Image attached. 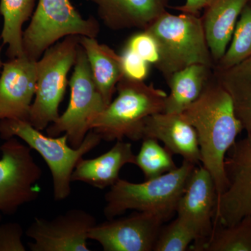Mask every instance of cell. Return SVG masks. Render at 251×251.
<instances>
[{"label": "cell", "mask_w": 251, "mask_h": 251, "mask_svg": "<svg viewBox=\"0 0 251 251\" xmlns=\"http://www.w3.org/2000/svg\"><path fill=\"white\" fill-rule=\"evenodd\" d=\"M135 165L145 175V180L153 179L177 168L172 153L162 148L158 140L145 138L138 154L135 156Z\"/></svg>", "instance_id": "cell-25"}, {"label": "cell", "mask_w": 251, "mask_h": 251, "mask_svg": "<svg viewBox=\"0 0 251 251\" xmlns=\"http://www.w3.org/2000/svg\"><path fill=\"white\" fill-rule=\"evenodd\" d=\"M69 85L70 99L67 110L46 128V132L51 137L67 134L70 146L77 148L91 130L94 119L107 106L94 82L88 59L80 44Z\"/></svg>", "instance_id": "cell-8"}, {"label": "cell", "mask_w": 251, "mask_h": 251, "mask_svg": "<svg viewBox=\"0 0 251 251\" xmlns=\"http://www.w3.org/2000/svg\"><path fill=\"white\" fill-rule=\"evenodd\" d=\"M0 221L14 214L21 206L36 201L42 170L34 161L31 149L16 137L0 146Z\"/></svg>", "instance_id": "cell-9"}, {"label": "cell", "mask_w": 251, "mask_h": 251, "mask_svg": "<svg viewBox=\"0 0 251 251\" xmlns=\"http://www.w3.org/2000/svg\"><path fill=\"white\" fill-rule=\"evenodd\" d=\"M126 164L135 165V155L131 144L118 140L103 154L92 159L82 158L73 172L72 181H81L104 189L120 179V172Z\"/></svg>", "instance_id": "cell-18"}, {"label": "cell", "mask_w": 251, "mask_h": 251, "mask_svg": "<svg viewBox=\"0 0 251 251\" xmlns=\"http://www.w3.org/2000/svg\"><path fill=\"white\" fill-rule=\"evenodd\" d=\"M195 164L184 160L181 166L140 184L120 179L105 194L104 216L115 219L128 209L148 211L168 221L176 211Z\"/></svg>", "instance_id": "cell-3"}, {"label": "cell", "mask_w": 251, "mask_h": 251, "mask_svg": "<svg viewBox=\"0 0 251 251\" xmlns=\"http://www.w3.org/2000/svg\"><path fill=\"white\" fill-rule=\"evenodd\" d=\"M197 251H251V215L231 226H219Z\"/></svg>", "instance_id": "cell-23"}, {"label": "cell", "mask_w": 251, "mask_h": 251, "mask_svg": "<svg viewBox=\"0 0 251 251\" xmlns=\"http://www.w3.org/2000/svg\"><path fill=\"white\" fill-rule=\"evenodd\" d=\"M249 4H250L251 6V0H250V1H249Z\"/></svg>", "instance_id": "cell-32"}, {"label": "cell", "mask_w": 251, "mask_h": 251, "mask_svg": "<svg viewBox=\"0 0 251 251\" xmlns=\"http://www.w3.org/2000/svg\"><path fill=\"white\" fill-rule=\"evenodd\" d=\"M92 214L74 209L52 219L35 218L26 231L34 240L31 251H90L87 247L90 231L97 225Z\"/></svg>", "instance_id": "cell-11"}, {"label": "cell", "mask_w": 251, "mask_h": 251, "mask_svg": "<svg viewBox=\"0 0 251 251\" xmlns=\"http://www.w3.org/2000/svg\"><path fill=\"white\" fill-rule=\"evenodd\" d=\"M214 68L193 64L172 74L167 79L171 93L166 100L164 112L181 113L199 98L210 80Z\"/></svg>", "instance_id": "cell-20"}, {"label": "cell", "mask_w": 251, "mask_h": 251, "mask_svg": "<svg viewBox=\"0 0 251 251\" xmlns=\"http://www.w3.org/2000/svg\"><path fill=\"white\" fill-rule=\"evenodd\" d=\"M250 0H212L204 8L202 20L208 47L214 64L227 50L238 18Z\"/></svg>", "instance_id": "cell-17"}, {"label": "cell", "mask_w": 251, "mask_h": 251, "mask_svg": "<svg viewBox=\"0 0 251 251\" xmlns=\"http://www.w3.org/2000/svg\"><path fill=\"white\" fill-rule=\"evenodd\" d=\"M121 58L124 76L135 81H144L148 77L150 64L131 50L125 47Z\"/></svg>", "instance_id": "cell-28"}, {"label": "cell", "mask_w": 251, "mask_h": 251, "mask_svg": "<svg viewBox=\"0 0 251 251\" xmlns=\"http://www.w3.org/2000/svg\"><path fill=\"white\" fill-rule=\"evenodd\" d=\"M13 137L22 140L45 160L52 174L54 198L57 201L69 197L72 173L77 163L102 140L98 133L90 130L80 146L74 148L69 146L67 134L46 136L28 122L16 119L1 120L0 138L6 140Z\"/></svg>", "instance_id": "cell-5"}, {"label": "cell", "mask_w": 251, "mask_h": 251, "mask_svg": "<svg viewBox=\"0 0 251 251\" xmlns=\"http://www.w3.org/2000/svg\"><path fill=\"white\" fill-rule=\"evenodd\" d=\"M3 63L1 62V47H0V70L2 69Z\"/></svg>", "instance_id": "cell-31"}, {"label": "cell", "mask_w": 251, "mask_h": 251, "mask_svg": "<svg viewBox=\"0 0 251 251\" xmlns=\"http://www.w3.org/2000/svg\"><path fill=\"white\" fill-rule=\"evenodd\" d=\"M80 36H66L46 50L36 61V88L29 123L46 129L59 118V107L67 86L68 75L76 60Z\"/></svg>", "instance_id": "cell-6"}, {"label": "cell", "mask_w": 251, "mask_h": 251, "mask_svg": "<svg viewBox=\"0 0 251 251\" xmlns=\"http://www.w3.org/2000/svg\"><path fill=\"white\" fill-rule=\"evenodd\" d=\"M195 240L192 231L176 217L168 226L162 227L153 251H185Z\"/></svg>", "instance_id": "cell-26"}, {"label": "cell", "mask_w": 251, "mask_h": 251, "mask_svg": "<svg viewBox=\"0 0 251 251\" xmlns=\"http://www.w3.org/2000/svg\"><path fill=\"white\" fill-rule=\"evenodd\" d=\"M99 32L98 21L82 17L70 0H39L29 25L23 31V52L38 60L46 50L66 36L97 38Z\"/></svg>", "instance_id": "cell-7"}, {"label": "cell", "mask_w": 251, "mask_h": 251, "mask_svg": "<svg viewBox=\"0 0 251 251\" xmlns=\"http://www.w3.org/2000/svg\"><path fill=\"white\" fill-rule=\"evenodd\" d=\"M165 222L158 214L137 211L96 225L89 239L99 242L105 251H153Z\"/></svg>", "instance_id": "cell-12"}, {"label": "cell", "mask_w": 251, "mask_h": 251, "mask_svg": "<svg viewBox=\"0 0 251 251\" xmlns=\"http://www.w3.org/2000/svg\"><path fill=\"white\" fill-rule=\"evenodd\" d=\"M145 30L158 44L160 57L155 67L166 80L193 64L215 66L199 16L186 13L173 15L166 11Z\"/></svg>", "instance_id": "cell-4"}, {"label": "cell", "mask_w": 251, "mask_h": 251, "mask_svg": "<svg viewBox=\"0 0 251 251\" xmlns=\"http://www.w3.org/2000/svg\"><path fill=\"white\" fill-rule=\"evenodd\" d=\"M118 95L94 119L91 130L102 140L114 141L124 138L143 139L144 122L147 117L164 112L168 94L153 84L130 80L124 76L117 84Z\"/></svg>", "instance_id": "cell-2"}, {"label": "cell", "mask_w": 251, "mask_h": 251, "mask_svg": "<svg viewBox=\"0 0 251 251\" xmlns=\"http://www.w3.org/2000/svg\"><path fill=\"white\" fill-rule=\"evenodd\" d=\"M145 138L161 140L172 153L193 164L201 161L197 132L181 113L160 112L147 117L143 129Z\"/></svg>", "instance_id": "cell-15"}, {"label": "cell", "mask_w": 251, "mask_h": 251, "mask_svg": "<svg viewBox=\"0 0 251 251\" xmlns=\"http://www.w3.org/2000/svg\"><path fill=\"white\" fill-rule=\"evenodd\" d=\"M80 44L88 59L96 85L104 102L111 103L117 84L124 77L121 55L97 38L80 36Z\"/></svg>", "instance_id": "cell-19"}, {"label": "cell", "mask_w": 251, "mask_h": 251, "mask_svg": "<svg viewBox=\"0 0 251 251\" xmlns=\"http://www.w3.org/2000/svg\"><path fill=\"white\" fill-rule=\"evenodd\" d=\"M230 46L214 69L225 70L251 57V6L248 4L237 21Z\"/></svg>", "instance_id": "cell-24"}, {"label": "cell", "mask_w": 251, "mask_h": 251, "mask_svg": "<svg viewBox=\"0 0 251 251\" xmlns=\"http://www.w3.org/2000/svg\"><path fill=\"white\" fill-rule=\"evenodd\" d=\"M181 115L197 132L201 162L214 179L217 201L227 187L226 153L244 130L232 99L213 75L199 98Z\"/></svg>", "instance_id": "cell-1"}, {"label": "cell", "mask_w": 251, "mask_h": 251, "mask_svg": "<svg viewBox=\"0 0 251 251\" xmlns=\"http://www.w3.org/2000/svg\"><path fill=\"white\" fill-rule=\"evenodd\" d=\"M95 4L103 24L114 31L145 30L166 12L169 0H88Z\"/></svg>", "instance_id": "cell-16"}, {"label": "cell", "mask_w": 251, "mask_h": 251, "mask_svg": "<svg viewBox=\"0 0 251 251\" xmlns=\"http://www.w3.org/2000/svg\"><path fill=\"white\" fill-rule=\"evenodd\" d=\"M36 61L23 54L3 63L0 74V121L29 122L36 88Z\"/></svg>", "instance_id": "cell-14"}, {"label": "cell", "mask_w": 251, "mask_h": 251, "mask_svg": "<svg viewBox=\"0 0 251 251\" xmlns=\"http://www.w3.org/2000/svg\"><path fill=\"white\" fill-rule=\"evenodd\" d=\"M217 194L214 179L203 166L191 173L176 213L196 237L191 250L197 251L212 234Z\"/></svg>", "instance_id": "cell-13"}, {"label": "cell", "mask_w": 251, "mask_h": 251, "mask_svg": "<svg viewBox=\"0 0 251 251\" xmlns=\"http://www.w3.org/2000/svg\"><path fill=\"white\" fill-rule=\"evenodd\" d=\"M227 153L225 158L227 187L216 201L214 229L232 226L251 215V133L235 142Z\"/></svg>", "instance_id": "cell-10"}, {"label": "cell", "mask_w": 251, "mask_h": 251, "mask_svg": "<svg viewBox=\"0 0 251 251\" xmlns=\"http://www.w3.org/2000/svg\"><path fill=\"white\" fill-rule=\"evenodd\" d=\"M23 229L18 223L0 225V251H25Z\"/></svg>", "instance_id": "cell-29"}, {"label": "cell", "mask_w": 251, "mask_h": 251, "mask_svg": "<svg viewBox=\"0 0 251 251\" xmlns=\"http://www.w3.org/2000/svg\"><path fill=\"white\" fill-rule=\"evenodd\" d=\"M213 75L230 95L243 128L251 133V57L229 69H214Z\"/></svg>", "instance_id": "cell-21"}, {"label": "cell", "mask_w": 251, "mask_h": 251, "mask_svg": "<svg viewBox=\"0 0 251 251\" xmlns=\"http://www.w3.org/2000/svg\"><path fill=\"white\" fill-rule=\"evenodd\" d=\"M125 47L140 56L150 64L156 67L159 61V50L153 36L147 30L133 34L127 41Z\"/></svg>", "instance_id": "cell-27"}, {"label": "cell", "mask_w": 251, "mask_h": 251, "mask_svg": "<svg viewBox=\"0 0 251 251\" xmlns=\"http://www.w3.org/2000/svg\"><path fill=\"white\" fill-rule=\"evenodd\" d=\"M212 0H186L183 6H176L175 9L182 13L199 16L200 11H202Z\"/></svg>", "instance_id": "cell-30"}, {"label": "cell", "mask_w": 251, "mask_h": 251, "mask_svg": "<svg viewBox=\"0 0 251 251\" xmlns=\"http://www.w3.org/2000/svg\"><path fill=\"white\" fill-rule=\"evenodd\" d=\"M36 0H1L0 15L3 18L1 38L7 46L10 59L24 54L23 27L30 19L35 9Z\"/></svg>", "instance_id": "cell-22"}]
</instances>
